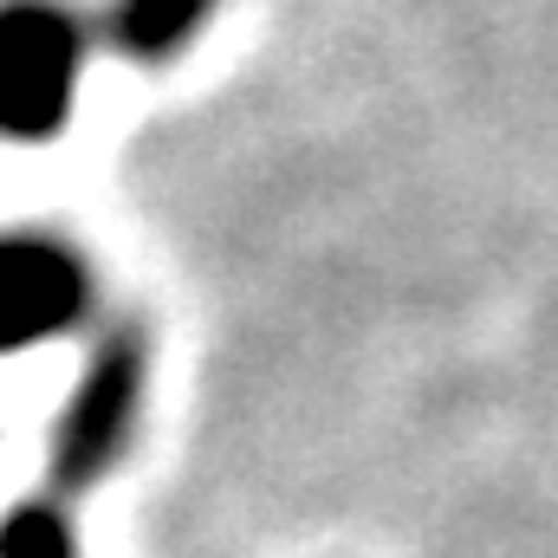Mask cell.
Wrapping results in <instances>:
<instances>
[{
	"label": "cell",
	"instance_id": "cell-4",
	"mask_svg": "<svg viewBox=\"0 0 558 558\" xmlns=\"http://www.w3.org/2000/svg\"><path fill=\"white\" fill-rule=\"evenodd\" d=\"M208 13H215V0H118L111 39L131 59H169L202 33Z\"/></svg>",
	"mask_w": 558,
	"mask_h": 558
},
{
	"label": "cell",
	"instance_id": "cell-5",
	"mask_svg": "<svg viewBox=\"0 0 558 558\" xmlns=\"http://www.w3.org/2000/svg\"><path fill=\"white\" fill-rule=\"evenodd\" d=\"M0 558H78L72 553V526L59 507L33 500V507H13L0 520Z\"/></svg>",
	"mask_w": 558,
	"mask_h": 558
},
{
	"label": "cell",
	"instance_id": "cell-3",
	"mask_svg": "<svg viewBox=\"0 0 558 558\" xmlns=\"http://www.w3.org/2000/svg\"><path fill=\"white\" fill-rule=\"evenodd\" d=\"M92 305V267L52 234H0V357L72 331Z\"/></svg>",
	"mask_w": 558,
	"mask_h": 558
},
{
	"label": "cell",
	"instance_id": "cell-2",
	"mask_svg": "<svg viewBox=\"0 0 558 558\" xmlns=\"http://www.w3.org/2000/svg\"><path fill=\"white\" fill-rule=\"evenodd\" d=\"M143 384H149L143 325H111L105 344L92 351L59 428H52V481L65 494H78V487H92V481H105L118 468V454L131 448V428H137Z\"/></svg>",
	"mask_w": 558,
	"mask_h": 558
},
{
	"label": "cell",
	"instance_id": "cell-1",
	"mask_svg": "<svg viewBox=\"0 0 558 558\" xmlns=\"http://www.w3.org/2000/svg\"><path fill=\"white\" fill-rule=\"evenodd\" d=\"M85 72V33L52 0L0 7V137L46 143L65 131Z\"/></svg>",
	"mask_w": 558,
	"mask_h": 558
}]
</instances>
